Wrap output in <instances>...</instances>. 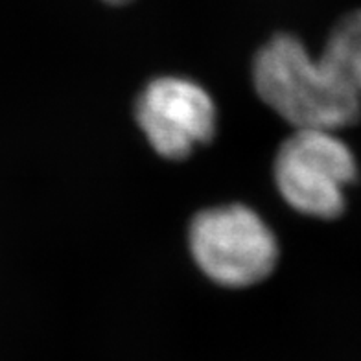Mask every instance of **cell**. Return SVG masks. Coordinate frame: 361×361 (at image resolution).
Segmentation results:
<instances>
[{"mask_svg":"<svg viewBox=\"0 0 361 361\" xmlns=\"http://www.w3.org/2000/svg\"><path fill=\"white\" fill-rule=\"evenodd\" d=\"M252 83L264 104L295 129L338 133L361 116V96L293 35H275L258 50Z\"/></svg>","mask_w":361,"mask_h":361,"instance_id":"obj_1","label":"cell"},{"mask_svg":"<svg viewBox=\"0 0 361 361\" xmlns=\"http://www.w3.org/2000/svg\"><path fill=\"white\" fill-rule=\"evenodd\" d=\"M195 264L216 284L249 288L266 281L279 262V243L249 207L224 204L192 219L188 233Z\"/></svg>","mask_w":361,"mask_h":361,"instance_id":"obj_2","label":"cell"},{"mask_svg":"<svg viewBox=\"0 0 361 361\" xmlns=\"http://www.w3.org/2000/svg\"><path fill=\"white\" fill-rule=\"evenodd\" d=\"M273 173L291 209L334 219L345 210V188L357 179V162L338 133L297 129L276 153Z\"/></svg>","mask_w":361,"mask_h":361,"instance_id":"obj_3","label":"cell"},{"mask_svg":"<svg viewBox=\"0 0 361 361\" xmlns=\"http://www.w3.org/2000/svg\"><path fill=\"white\" fill-rule=\"evenodd\" d=\"M147 142L170 161H183L212 140L218 113L210 94L195 81L164 76L149 81L135 105Z\"/></svg>","mask_w":361,"mask_h":361,"instance_id":"obj_4","label":"cell"},{"mask_svg":"<svg viewBox=\"0 0 361 361\" xmlns=\"http://www.w3.org/2000/svg\"><path fill=\"white\" fill-rule=\"evenodd\" d=\"M319 59L361 96V10L334 26Z\"/></svg>","mask_w":361,"mask_h":361,"instance_id":"obj_5","label":"cell"}]
</instances>
